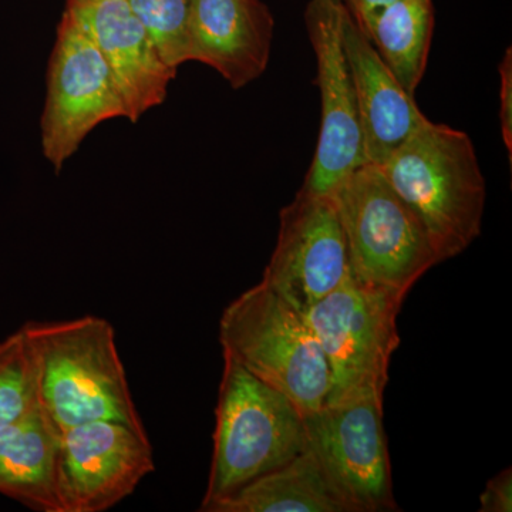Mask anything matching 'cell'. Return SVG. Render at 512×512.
I'll use <instances>...</instances> for the list:
<instances>
[{
    "label": "cell",
    "instance_id": "cell-16",
    "mask_svg": "<svg viewBox=\"0 0 512 512\" xmlns=\"http://www.w3.org/2000/svg\"><path fill=\"white\" fill-rule=\"evenodd\" d=\"M207 512H356L311 447Z\"/></svg>",
    "mask_w": 512,
    "mask_h": 512
},
{
    "label": "cell",
    "instance_id": "cell-18",
    "mask_svg": "<svg viewBox=\"0 0 512 512\" xmlns=\"http://www.w3.org/2000/svg\"><path fill=\"white\" fill-rule=\"evenodd\" d=\"M37 404L32 356L19 329L0 342V431L22 419Z\"/></svg>",
    "mask_w": 512,
    "mask_h": 512
},
{
    "label": "cell",
    "instance_id": "cell-21",
    "mask_svg": "<svg viewBox=\"0 0 512 512\" xmlns=\"http://www.w3.org/2000/svg\"><path fill=\"white\" fill-rule=\"evenodd\" d=\"M481 512L512 511V473L511 468L501 471L491 478L480 497Z\"/></svg>",
    "mask_w": 512,
    "mask_h": 512
},
{
    "label": "cell",
    "instance_id": "cell-20",
    "mask_svg": "<svg viewBox=\"0 0 512 512\" xmlns=\"http://www.w3.org/2000/svg\"><path fill=\"white\" fill-rule=\"evenodd\" d=\"M501 77V90H500V121H501V134H503V140L505 148L508 151V157H510V164L512 161V50L508 47L505 50L503 62L500 67Z\"/></svg>",
    "mask_w": 512,
    "mask_h": 512
},
{
    "label": "cell",
    "instance_id": "cell-14",
    "mask_svg": "<svg viewBox=\"0 0 512 512\" xmlns=\"http://www.w3.org/2000/svg\"><path fill=\"white\" fill-rule=\"evenodd\" d=\"M343 49L352 73L367 163L380 165L427 120L345 6Z\"/></svg>",
    "mask_w": 512,
    "mask_h": 512
},
{
    "label": "cell",
    "instance_id": "cell-12",
    "mask_svg": "<svg viewBox=\"0 0 512 512\" xmlns=\"http://www.w3.org/2000/svg\"><path fill=\"white\" fill-rule=\"evenodd\" d=\"M64 10L99 47L131 123L164 103L177 70L163 62L127 0H67Z\"/></svg>",
    "mask_w": 512,
    "mask_h": 512
},
{
    "label": "cell",
    "instance_id": "cell-13",
    "mask_svg": "<svg viewBox=\"0 0 512 512\" xmlns=\"http://www.w3.org/2000/svg\"><path fill=\"white\" fill-rule=\"evenodd\" d=\"M275 20L262 0H192L188 62L207 64L239 90L265 73Z\"/></svg>",
    "mask_w": 512,
    "mask_h": 512
},
{
    "label": "cell",
    "instance_id": "cell-2",
    "mask_svg": "<svg viewBox=\"0 0 512 512\" xmlns=\"http://www.w3.org/2000/svg\"><path fill=\"white\" fill-rule=\"evenodd\" d=\"M379 167L423 224L440 264L480 237L487 185L467 133L427 119Z\"/></svg>",
    "mask_w": 512,
    "mask_h": 512
},
{
    "label": "cell",
    "instance_id": "cell-8",
    "mask_svg": "<svg viewBox=\"0 0 512 512\" xmlns=\"http://www.w3.org/2000/svg\"><path fill=\"white\" fill-rule=\"evenodd\" d=\"M309 447L356 512L397 511L383 394L363 392L306 414Z\"/></svg>",
    "mask_w": 512,
    "mask_h": 512
},
{
    "label": "cell",
    "instance_id": "cell-9",
    "mask_svg": "<svg viewBox=\"0 0 512 512\" xmlns=\"http://www.w3.org/2000/svg\"><path fill=\"white\" fill-rule=\"evenodd\" d=\"M343 0H309L305 25L316 57L322 116L318 146L301 190L328 195L367 163L352 73L343 49Z\"/></svg>",
    "mask_w": 512,
    "mask_h": 512
},
{
    "label": "cell",
    "instance_id": "cell-6",
    "mask_svg": "<svg viewBox=\"0 0 512 512\" xmlns=\"http://www.w3.org/2000/svg\"><path fill=\"white\" fill-rule=\"evenodd\" d=\"M404 299L403 293L363 281L350 268L332 292L302 313L328 362L325 403L363 392L384 394L390 359L399 348L397 316Z\"/></svg>",
    "mask_w": 512,
    "mask_h": 512
},
{
    "label": "cell",
    "instance_id": "cell-11",
    "mask_svg": "<svg viewBox=\"0 0 512 512\" xmlns=\"http://www.w3.org/2000/svg\"><path fill=\"white\" fill-rule=\"evenodd\" d=\"M350 268L332 198L299 190L279 214L278 239L262 284L303 313L332 292Z\"/></svg>",
    "mask_w": 512,
    "mask_h": 512
},
{
    "label": "cell",
    "instance_id": "cell-5",
    "mask_svg": "<svg viewBox=\"0 0 512 512\" xmlns=\"http://www.w3.org/2000/svg\"><path fill=\"white\" fill-rule=\"evenodd\" d=\"M329 195L348 242L350 266L363 281L407 295L440 264L423 224L379 165H360Z\"/></svg>",
    "mask_w": 512,
    "mask_h": 512
},
{
    "label": "cell",
    "instance_id": "cell-10",
    "mask_svg": "<svg viewBox=\"0 0 512 512\" xmlns=\"http://www.w3.org/2000/svg\"><path fill=\"white\" fill-rule=\"evenodd\" d=\"M156 470L146 429L92 421L63 431L56 464L60 512H104Z\"/></svg>",
    "mask_w": 512,
    "mask_h": 512
},
{
    "label": "cell",
    "instance_id": "cell-3",
    "mask_svg": "<svg viewBox=\"0 0 512 512\" xmlns=\"http://www.w3.org/2000/svg\"><path fill=\"white\" fill-rule=\"evenodd\" d=\"M308 448L305 414L298 406L224 355L214 451L200 511L207 512Z\"/></svg>",
    "mask_w": 512,
    "mask_h": 512
},
{
    "label": "cell",
    "instance_id": "cell-19",
    "mask_svg": "<svg viewBox=\"0 0 512 512\" xmlns=\"http://www.w3.org/2000/svg\"><path fill=\"white\" fill-rule=\"evenodd\" d=\"M170 69L187 63L188 20L192 0H127Z\"/></svg>",
    "mask_w": 512,
    "mask_h": 512
},
{
    "label": "cell",
    "instance_id": "cell-17",
    "mask_svg": "<svg viewBox=\"0 0 512 512\" xmlns=\"http://www.w3.org/2000/svg\"><path fill=\"white\" fill-rule=\"evenodd\" d=\"M433 0H396L373 20L369 37L397 82L414 96L419 89L434 32Z\"/></svg>",
    "mask_w": 512,
    "mask_h": 512
},
{
    "label": "cell",
    "instance_id": "cell-1",
    "mask_svg": "<svg viewBox=\"0 0 512 512\" xmlns=\"http://www.w3.org/2000/svg\"><path fill=\"white\" fill-rule=\"evenodd\" d=\"M35 369L40 409L63 431L117 421L144 430L109 320L87 315L20 328Z\"/></svg>",
    "mask_w": 512,
    "mask_h": 512
},
{
    "label": "cell",
    "instance_id": "cell-7",
    "mask_svg": "<svg viewBox=\"0 0 512 512\" xmlns=\"http://www.w3.org/2000/svg\"><path fill=\"white\" fill-rule=\"evenodd\" d=\"M120 117L127 119L126 104L106 60L64 10L47 67L46 103L40 124L46 160L60 173L94 128Z\"/></svg>",
    "mask_w": 512,
    "mask_h": 512
},
{
    "label": "cell",
    "instance_id": "cell-15",
    "mask_svg": "<svg viewBox=\"0 0 512 512\" xmlns=\"http://www.w3.org/2000/svg\"><path fill=\"white\" fill-rule=\"evenodd\" d=\"M60 436L39 404L0 431V494L33 511L60 512L56 491Z\"/></svg>",
    "mask_w": 512,
    "mask_h": 512
},
{
    "label": "cell",
    "instance_id": "cell-4",
    "mask_svg": "<svg viewBox=\"0 0 512 512\" xmlns=\"http://www.w3.org/2000/svg\"><path fill=\"white\" fill-rule=\"evenodd\" d=\"M225 356L284 393L303 414L318 412L330 389L328 362L301 312L262 284L222 312Z\"/></svg>",
    "mask_w": 512,
    "mask_h": 512
},
{
    "label": "cell",
    "instance_id": "cell-22",
    "mask_svg": "<svg viewBox=\"0 0 512 512\" xmlns=\"http://www.w3.org/2000/svg\"><path fill=\"white\" fill-rule=\"evenodd\" d=\"M396 0H343L350 15L356 20L362 32L369 33L373 20L386 6L392 5Z\"/></svg>",
    "mask_w": 512,
    "mask_h": 512
}]
</instances>
